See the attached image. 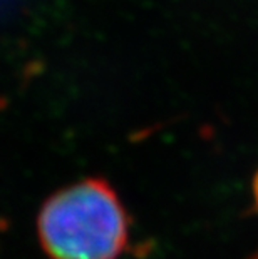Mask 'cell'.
<instances>
[{"mask_svg":"<svg viewBox=\"0 0 258 259\" xmlns=\"http://www.w3.org/2000/svg\"><path fill=\"white\" fill-rule=\"evenodd\" d=\"M37 236L49 259H119L129 242V216L106 179L86 178L44 201Z\"/></svg>","mask_w":258,"mask_h":259,"instance_id":"1","label":"cell"},{"mask_svg":"<svg viewBox=\"0 0 258 259\" xmlns=\"http://www.w3.org/2000/svg\"><path fill=\"white\" fill-rule=\"evenodd\" d=\"M251 194H253V202L255 207L258 209V170L253 176V183H251Z\"/></svg>","mask_w":258,"mask_h":259,"instance_id":"2","label":"cell"},{"mask_svg":"<svg viewBox=\"0 0 258 259\" xmlns=\"http://www.w3.org/2000/svg\"><path fill=\"white\" fill-rule=\"evenodd\" d=\"M246 259H258V249L251 252V254H250L248 257H246Z\"/></svg>","mask_w":258,"mask_h":259,"instance_id":"3","label":"cell"}]
</instances>
